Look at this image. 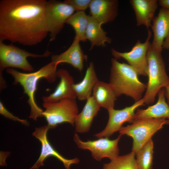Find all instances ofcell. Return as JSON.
<instances>
[{"label": "cell", "instance_id": "6da1fadb", "mask_svg": "<svg viewBox=\"0 0 169 169\" xmlns=\"http://www.w3.org/2000/svg\"><path fill=\"white\" fill-rule=\"evenodd\" d=\"M45 0L0 1V41L26 46L41 42L49 33Z\"/></svg>", "mask_w": 169, "mask_h": 169}, {"label": "cell", "instance_id": "7a4b0ae2", "mask_svg": "<svg viewBox=\"0 0 169 169\" xmlns=\"http://www.w3.org/2000/svg\"><path fill=\"white\" fill-rule=\"evenodd\" d=\"M57 66L51 61L38 71L29 73L21 72L13 68L6 69L7 72L13 78L14 84H18L21 85L24 93L28 97L27 102L31 110L30 118L36 120L38 118L43 117V110L38 106L35 98L38 83L42 78L45 79L49 82H54L57 77Z\"/></svg>", "mask_w": 169, "mask_h": 169}, {"label": "cell", "instance_id": "3957f363", "mask_svg": "<svg viewBox=\"0 0 169 169\" xmlns=\"http://www.w3.org/2000/svg\"><path fill=\"white\" fill-rule=\"evenodd\" d=\"M109 84L117 97L124 95L135 101L142 98L146 85L139 79L136 71L129 64L112 58Z\"/></svg>", "mask_w": 169, "mask_h": 169}, {"label": "cell", "instance_id": "277c9868", "mask_svg": "<svg viewBox=\"0 0 169 169\" xmlns=\"http://www.w3.org/2000/svg\"><path fill=\"white\" fill-rule=\"evenodd\" d=\"M147 59L148 81L142 99L144 103L148 105L154 102L161 89L169 86V77L166 73L161 53L154 49L151 45L147 53Z\"/></svg>", "mask_w": 169, "mask_h": 169}, {"label": "cell", "instance_id": "5b68a950", "mask_svg": "<svg viewBox=\"0 0 169 169\" xmlns=\"http://www.w3.org/2000/svg\"><path fill=\"white\" fill-rule=\"evenodd\" d=\"M51 53L48 51L42 54H36L28 52L12 44L8 45L0 41V88L6 86L3 79L2 72L6 68H14L25 71L31 72L34 70L33 66L27 60V58L47 57Z\"/></svg>", "mask_w": 169, "mask_h": 169}, {"label": "cell", "instance_id": "8992f818", "mask_svg": "<svg viewBox=\"0 0 169 169\" xmlns=\"http://www.w3.org/2000/svg\"><path fill=\"white\" fill-rule=\"evenodd\" d=\"M169 124V120L165 119L141 120L123 126L119 131L120 135H126L132 138V151L136 155L155 133Z\"/></svg>", "mask_w": 169, "mask_h": 169}, {"label": "cell", "instance_id": "52a82bcc", "mask_svg": "<svg viewBox=\"0 0 169 169\" xmlns=\"http://www.w3.org/2000/svg\"><path fill=\"white\" fill-rule=\"evenodd\" d=\"M45 110L42 113L49 129L54 128L58 125L68 123H74L78 113V106L75 99H65L54 103H43Z\"/></svg>", "mask_w": 169, "mask_h": 169}, {"label": "cell", "instance_id": "ba28073f", "mask_svg": "<svg viewBox=\"0 0 169 169\" xmlns=\"http://www.w3.org/2000/svg\"><path fill=\"white\" fill-rule=\"evenodd\" d=\"M75 11L72 7L64 1L55 0L47 1L45 13L50 41L56 39L64 23Z\"/></svg>", "mask_w": 169, "mask_h": 169}, {"label": "cell", "instance_id": "9c48e42d", "mask_svg": "<svg viewBox=\"0 0 169 169\" xmlns=\"http://www.w3.org/2000/svg\"><path fill=\"white\" fill-rule=\"evenodd\" d=\"M152 35L151 31L148 29L147 38L143 43L138 40L131 51L120 52L112 49L111 53L116 59L123 58L137 72L138 75L147 76L148 64L147 54L151 45L150 40Z\"/></svg>", "mask_w": 169, "mask_h": 169}, {"label": "cell", "instance_id": "30bf717a", "mask_svg": "<svg viewBox=\"0 0 169 169\" xmlns=\"http://www.w3.org/2000/svg\"><path fill=\"white\" fill-rule=\"evenodd\" d=\"M121 135L113 140L107 137H102L95 140L81 141L76 133L74 136V140L78 147L90 151L92 156L96 160L100 161L104 158L112 160L119 156L118 143Z\"/></svg>", "mask_w": 169, "mask_h": 169}, {"label": "cell", "instance_id": "8fae6325", "mask_svg": "<svg viewBox=\"0 0 169 169\" xmlns=\"http://www.w3.org/2000/svg\"><path fill=\"white\" fill-rule=\"evenodd\" d=\"M145 103L142 98L135 101L131 105L120 110L114 108L108 110L109 119L105 129L95 135L98 138H108L117 131H119L126 122L132 123L135 111Z\"/></svg>", "mask_w": 169, "mask_h": 169}, {"label": "cell", "instance_id": "7c38bea8", "mask_svg": "<svg viewBox=\"0 0 169 169\" xmlns=\"http://www.w3.org/2000/svg\"><path fill=\"white\" fill-rule=\"evenodd\" d=\"M49 129L47 125H45L36 128L33 133V135L41 143V148L38 159L29 169H38L41 166L44 165V162L45 160L50 156H54L61 161L66 169H70L72 164L79 163V159L77 158L70 159H66L55 150L48 140L47 134Z\"/></svg>", "mask_w": 169, "mask_h": 169}, {"label": "cell", "instance_id": "4fadbf2b", "mask_svg": "<svg viewBox=\"0 0 169 169\" xmlns=\"http://www.w3.org/2000/svg\"><path fill=\"white\" fill-rule=\"evenodd\" d=\"M57 77L60 81L54 91L48 96L42 98L44 103H54L65 99H76V94L73 88L74 84L73 77L66 70H57Z\"/></svg>", "mask_w": 169, "mask_h": 169}, {"label": "cell", "instance_id": "5bb4252c", "mask_svg": "<svg viewBox=\"0 0 169 169\" xmlns=\"http://www.w3.org/2000/svg\"><path fill=\"white\" fill-rule=\"evenodd\" d=\"M116 0H92L89 7L91 16L101 25L113 21L117 14Z\"/></svg>", "mask_w": 169, "mask_h": 169}, {"label": "cell", "instance_id": "9a60e30c", "mask_svg": "<svg viewBox=\"0 0 169 169\" xmlns=\"http://www.w3.org/2000/svg\"><path fill=\"white\" fill-rule=\"evenodd\" d=\"M157 94L158 100L155 104L145 109L136 110L132 123L144 119H165L169 120V105L166 101L164 90L161 89Z\"/></svg>", "mask_w": 169, "mask_h": 169}, {"label": "cell", "instance_id": "2e32d148", "mask_svg": "<svg viewBox=\"0 0 169 169\" xmlns=\"http://www.w3.org/2000/svg\"><path fill=\"white\" fill-rule=\"evenodd\" d=\"M79 41L74 39L70 47L65 51L58 55H53L51 61L57 65L61 63H67L81 72L84 68V62L87 56L84 53Z\"/></svg>", "mask_w": 169, "mask_h": 169}, {"label": "cell", "instance_id": "e0dca14e", "mask_svg": "<svg viewBox=\"0 0 169 169\" xmlns=\"http://www.w3.org/2000/svg\"><path fill=\"white\" fill-rule=\"evenodd\" d=\"M151 27L154 35L151 46L161 53L163 42L169 32V9L162 8L154 18Z\"/></svg>", "mask_w": 169, "mask_h": 169}, {"label": "cell", "instance_id": "ac0fdd59", "mask_svg": "<svg viewBox=\"0 0 169 169\" xmlns=\"http://www.w3.org/2000/svg\"><path fill=\"white\" fill-rule=\"evenodd\" d=\"M157 0H131L130 3L135 13L137 26L143 25L147 29L151 26L158 8Z\"/></svg>", "mask_w": 169, "mask_h": 169}, {"label": "cell", "instance_id": "d6986e66", "mask_svg": "<svg viewBox=\"0 0 169 169\" xmlns=\"http://www.w3.org/2000/svg\"><path fill=\"white\" fill-rule=\"evenodd\" d=\"M100 107L92 95L89 98L82 110L75 118L74 124L76 131L80 133L88 131Z\"/></svg>", "mask_w": 169, "mask_h": 169}, {"label": "cell", "instance_id": "ffe728a7", "mask_svg": "<svg viewBox=\"0 0 169 169\" xmlns=\"http://www.w3.org/2000/svg\"><path fill=\"white\" fill-rule=\"evenodd\" d=\"M99 81L94 64L90 62L82 81L73 85L77 98L80 100H87L92 95L93 89Z\"/></svg>", "mask_w": 169, "mask_h": 169}, {"label": "cell", "instance_id": "44dd1931", "mask_svg": "<svg viewBox=\"0 0 169 169\" xmlns=\"http://www.w3.org/2000/svg\"><path fill=\"white\" fill-rule=\"evenodd\" d=\"M92 96L100 107L108 111L114 108L117 97L109 83L99 80L93 89Z\"/></svg>", "mask_w": 169, "mask_h": 169}, {"label": "cell", "instance_id": "7402d4cb", "mask_svg": "<svg viewBox=\"0 0 169 169\" xmlns=\"http://www.w3.org/2000/svg\"><path fill=\"white\" fill-rule=\"evenodd\" d=\"M88 23L86 32V39L91 43L90 49L95 46H105V43H110L111 39L106 36L107 33L101 27V25L90 15H88Z\"/></svg>", "mask_w": 169, "mask_h": 169}, {"label": "cell", "instance_id": "603a6c76", "mask_svg": "<svg viewBox=\"0 0 169 169\" xmlns=\"http://www.w3.org/2000/svg\"><path fill=\"white\" fill-rule=\"evenodd\" d=\"M88 23V15L84 11H78L74 13L66 22L73 28L75 32L74 39L83 42L87 40L85 34Z\"/></svg>", "mask_w": 169, "mask_h": 169}, {"label": "cell", "instance_id": "cb8c5ba5", "mask_svg": "<svg viewBox=\"0 0 169 169\" xmlns=\"http://www.w3.org/2000/svg\"><path fill=\"white\" fill-rule=\"evenodd\" d=\"M153 147V142L151 139L136 153L138 169H152Z\"/></svg>", "mask_w": 169, "mask_h": 169}, {"label": "cell", "instance_id": "d4e9b609", "mask_svg": "<svg viewBox=\"0 0 169 169\" xmlns=\"http://www.w3.org/2000/svg\"><path fill=\"white\" fill-rule=\"evenodd\" d=\"M135 153L131 151L126 155L118 156L104 164L103 169H138Z\"/></svg>", "mask_w": 169, "mask_h": 169}, {"label": "cell", "instance_id": "484cf974", "mask_svg": "<svg viewBox=\"0 0 169 169\" xmlns=\"http://www.w3.org/2000/svg\"><path fill=\"white\" fill-rule=\"evenodd\" d=\"M92 0H66L64 2L72 7L75 11H84L88 7Z\"/></svg>", "mask_w": 169, "mask_h": 169}, {"label": "cell", "instance_id": "4316f807", "mask_svg": "<svg viewBox=\"0 0 169 169\" xmlns=\"http://www.w3.org/2000/svg\"><path fill=\"white\" fill-rule=\"evenodd\" d=\"M0 113L6 118L12 120L19 122L26 125H29L28 122L25 120L21 119L13 115L5 107L1 101H0Z\"/></svg>", "mask_w": 169, "mask_h": 169}, {"label": "cell", "instance_id": "83f0119b", "mask_svg": "<svg viewBox=\"0 0 169 169\" xmlns=\"http://www.w3.org/2000/svg\"><path fill=\"white\" fill-rule=\"evenodd\" d=\"M158 2L162 8L169 9V0H160Z\"/></svg>", "mask_w": 169, "mask_h": 169}, {"label": "cell", "instance_id": "f1b7e54d", "mask_svg": "<svg viewBox=\"0 0 169 169\" xmlns=\"http://www.w3.org/2000/svg\"><path fill=\"white\" fill-rule=\"evenodd\" d=\"M162 49H169V32L164 41L162 46Z\"/></svg>", "mask_w": 169, "mask_h": 169}, {"label": "cell", "instance_id": "f546056e", "mask_svg": "<svg viewBox=\"0 0 169 169\" xmlns=\"http://www.w3.org/2000/svg\"><path fill=\"white\" fill-rule=\"evenodd\" d=\"M164 90L165 96L167 100V103L169 105V86L165 88Z\"/></svg>", "mask_w": 169, "mask_h": 169}, {"label": "cell", "instance_id": "4dcf8cb0", "mask_svg": "<svg viewBox=\"0 0 169 169\" xmlns=\"http://www.w3.org/2000/svg\"><path fill=\"white\" fill-rule=\"evenodd\" d=\"M168 69H169V68H168Z\"/></svg>", "mask_w": 169, "mask_h": 169}]
</instances>
